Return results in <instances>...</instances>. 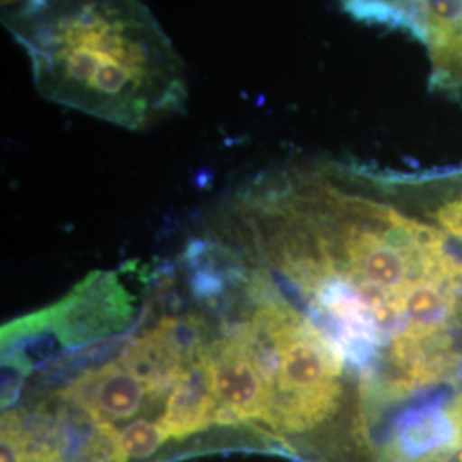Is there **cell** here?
<instances>
[{"label":"cell","mask_w":462,"mask_h":462,"mask_svg":"<svg viewBox=\"0 0 462 462\" xmlns=\"http://www.w3.org/2000/svg\"><path fill=\"white\" fill-rule=\"evenodd\" d=\"M42 97L143 131L182 112V59L141 0H24L4 11Z\"/></svg>","instance_id":"cell-1"},{"label":"cell","mask_w":462,"mask_h":462,"mask_svg":"<svg viewBox=\"0 0 462 462\" xmlns=\"http://www.w3.org/2000/svg\"><path fill=\"white\" fill-rule=\"evenodd\" d=\"M439 385L402 397L374 418L365 462H462V391Z\"/></svg>","instance_id":"cell-2"},{"label":"cell","mask_w":462,"mask_h":462,"mask_svg":"<svg viewBox=\"0 0 462 462\" xmlns=\"http://www.w3.org/2000/svg\"><path fill=\"white\" fill-rule=\"evenodd\" d=\"M347 16L410 36L425 50L430 89L462 93V0H337Z\"/></svg>","instance_id":"cell-3"},{"label":"cell","mask_w":462,"mask_h":462,"mask_svg":"<svg viewBox=\"0 0 462 462\" xmlns=\"http://www.w3.org/2000/svg\"><path fill=\"white\" fill-rule=\"evenodd\" d=\"M211 365L215 394L219 404L216 425H261L267 411V391L250 356L231 330L211 345H204Z\"/></svg>","instance_id":"cell-4"},{"label":"cell","mask_w":462,"mask_h":462,"mask_svg":"<svg viewBox=\"0 0 462 462\" xmlns=\"http://www.w3.org/2000/svg\"><path fill=\"white\" fill-rule=\"evenodd\" d=\"M57 396L81 406L99 421L114 425L135 418L146 397L149 399L141 380L135 379L120 362L86 370Z\"/></svg>","instance_id":"cell-5"},{"label":"cell","mask_w":462,"mask_h":462,"mask_svg":"<svg viewBox=\"0 0 462 462\" xmlns=\"http://www.w3.org/2000/svg\"><path fill=\"white\" fill-rule=\"evenodd\" d=\"M217 410L213 372L202 345L173 385L156 425L170 440L183 442L216 425Z\"/></svg>","instance_id":"cell-6"},{"label":"cell","mask_w":462,"mask_h":462,"mask_svg":"<svg viewBox=\"0 0 462 462\" xmlns=\"http://www.w3.org/2000/svg\"><path fill=\"white\" fill-rule=\"evenodd\" d=\"M120 435L127 456L134 461H146L154 457L170 440L163 430L144 418H137L125 425Z\"/></svg>","instance_id":"cell-7"}]
</instances>
